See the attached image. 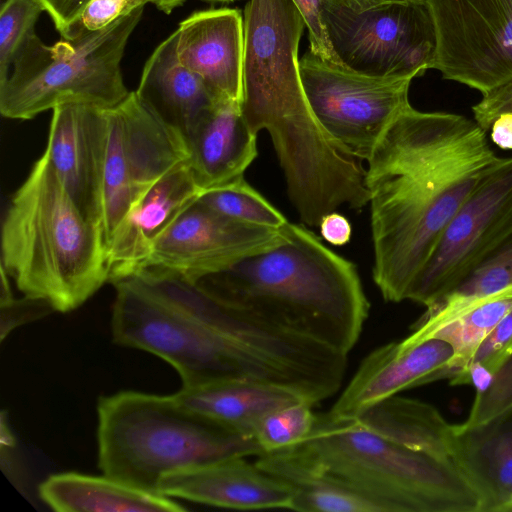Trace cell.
Masks as SVG:
<instances>
[{"label": "cell", "instance_id": "obj_1", "mask_svg": "<svg viewBox=\"0 0 512 512\" xmlns=\"http://www.w3.org/2000/svg\"><path fill=\"white\" fill-rule=\"evenodd\" d=\"M112 284L114 343L168 362L182 388L260 381L294 389L315 405L342 384L347 355L226 305L175 273L145 268Z\"/></svg>", "mask_w": 512, "mask_h": 512}, {"label": "cell", "instance_id": "obj_2", "mask_svg": "<svg viewBox=\"0 0 512 512\" xmlns=\"http://www.w3.org/2000/svg\"><path fill=\"white\" fill-rule=\"evenodd\" d=\"M506 157L474 119L409 106L367 158L373 280L386 301L413 279L458 209Z\"/></svg>", "mask_w": 512, "mask_h": 512}, {"label": "cell", "instance_id": "obj_3", "mask_svg": "<svg viewBox=\"0 0 512 512\" xmlns=\"http://www.w3.org/2000/svg\"><path fill=\"white\" fill-rule=\"evenodd\" d=\"M242 114L268 131L300 220L319 226L341 206L369 201L362 160L321 126L307 100L298 48L306 26L294 0H249L244 8Z\"/></svg>", "mask_w": 512, "mask_h": 512}, {"label": "cell", "instance_id": "obj_4", "mask_svg": "<svg viewBox=\"0 0 512 512\" xmlns=\"http://www.w3.org/2000/svg\"><path fill=\"white\" fill-rule=\"evenodd\" d=\"M195 283L226 305L345 355L369 313L356 265L305 224L288 222L277 244Z\"/></svg>", "mask_w": 512, "mask_h": 512}, {"label": "cell", "instance_id": "obj_5", "mask_svg": "<svg viewBox=\"0 0 512 512\" xmlns=\"http://www.w3.org/2000/svg\"><path fill=\"white\" fill-rule=\"evenodd\" d=\"M1 256L24 295L59 312L78 308L110 278L102 228L84 217L44 154L10 200Z\"/></svg>", "mask_w": 512, "mask_h": 512}, {"label": "cell", "instance_id": "obj_6", "mask_svg": "<svg viewBox=\"0 0 512 512\" xmlns=\"http://www.w3.org/2000/svg\"><path fill=\"white\" fill-rule=\"evenodd\" d=\"M282 450L381 512H479L478 495L451 458L407 447L357 417L316 414L308 437Z\"/></svg>", "mask_w": 512, "mask_h": 512}, {"label": "cell", "instance_id": "obj_7", "mask_svg": "<svg viewBox=\"0 0 512 512\" xmlns=\"http://www.w3.org/2000/svg\"><path fill=\"white\" fill-rule=\"evenodd\" d=\"M98 464L104 475L149 492L180 469L235 456H258L254 438L238 435L187 408L173 395L122 391L101 397Z\"/></svg>", "mask_w": 512, "mask_h": 512}, {"label": "cell", "instance_id": "obj_8", "mask_svg": "<svg viewBox=\"0 0 512 512\" xmlns=\"http://www.w3.org/2000/svg\"><path fill=\"white\" fill-rule=\"evenodd\" d=\"M144 9L139 6L102 30L52 46L32 32L0 82L1 114L28 120L65 104L110 109L122 103L131 91L121 61Z\"/></svg>", "mask_w": 512, "mask_h": 512}, {"label": "cell", "instance_id": "obj_9", "mask_svg": "<svg viewBox=\"0 0 512 512\" xmlns=\"http://www.w3.org/2000/svg\"><path fill=\"white\" fill-rule=\"evenodd\" d=\"M321 19L341 65L381 78H415L433 67L436 34L425 0L351 8L322 0Z\"/></svg>", "mask_w": 512, "mask_h": 512}, {"label": "cell", "instance_id": "obj_10", "mask_svg": "<svg viewBox=\"0 0 512 512\" xmlns=\"http://www.w3.org/2000/svg\"><path fill=\"white\" fill-rule=\"evenodd\" d=\"M299 70L310 108L321 126L362 161L411 106V78L357 73L326 62L310 49L299 59Z\"/></svg>", "mask_w": 512, "mask_h": 512}, {"label": "cell", "instance_id": "obj_11", "mask_svg": "<svg viewBox=\"0 0 512 512\" xmlns=\"http://www.w3.org/2000/svg\"><path fill=\"white\" fill-rule=\"evenodd\" d=\"M102 231L106 247L131 206L158 179L189 159L184 139L163 125L135 91L106 109Z\"/></svg>", "mask_w": 512, "mask_h": 512}, {"label": "cell", "instance_id": "obj_12", "mask_svg": "<svg viewBox=\"0 0 512 512\" xmlns=\"http://www.w3.org/2000/svg\"><path fill=\"white\" fill-rule=\"evenodd\" d=\"M511 230L512 157H506L451 218L406 300L431 305L471 274Z\"/></svg>", "mask_w": 512, "mask_h": 512}, {"label": "cell", "instance_id": "obj_13", "mask_svg": "<svg viewBox=\"0 0 512 512\" xmlns=\"http://www.w3.org/2000/svg\"><path fill=\"white\" fill-rule=\"evenodd\" d=\"M435 34L433 69L481 92L512 82V0H425Z\"/></svg>", "mask_w": 512, "mask_h": 512}, {"label": "cell", "instance_id": "obj_14", "mask_svg": "<svg viewBox=\"0 0 512 512\" xmlns=\"http://www.w3.org/2000/svg\"><path fill=\"white\" fill-rule=\"evenodd\" d=\"M283 227L236 220L198 198L155 241L143 269L159 268L197 282L277 244Z\"/></svg>", "mask_w": 512, "mask_h": 512}, {"label": "cell", "instance_id": "obj_15", "mask_svg": "<svg viewBox=\"0 0 512 512\" xmlns=\"http://www.w3.org/2000/svg\"><path fill=\"white\" fill-rule=\"evenodd\" d=\"M107 138L106 109L60 105L43 153L84 217L101 228Z\"/></svg>", "mask_w": 512, "mask_h": 512}, {"label": "cell", "instance_id": "obj_16", "mask_svg": "<svg viewBox=\"0 0 512 512\" xmlns=\"http://www.w3.org/2000/svg\"><path fill=\"white\" fill-rule=\"evenodd\" d=\"M453 354L448 342L435 337L378 347L363 359L329 412L357 417L402 390L448 378L446 365Z\"/></svg>", "mask_w": 512, "mask_h": 512}, {"label": "cell", "instance_id": "obj_17", "mask_svg": "<svg viewBox=\"0 0 512 512\" xmlns=\"http://www.w3.org/2000/svg\"><path fill=\"white\" fill-rule=\"evenodd\" d=\"M158 492L206 505L239 509H292L294 492L245 456L184 468L164 475Z\"/></svg>", "mask_w": 512, "mask_h": 512}, {"label": "cell", "instance_id": "obj_18", "mask_svg": "<svg viewBox=\"0 0 512 512\" xmlns=\"http://www.w3.org/2000/svg\"><path fill=\"white\" fill-rule=\"evenodd\" d=\"M201 193L188 160L152 184L131 206L107 245L109 282L143 269L155 241Z\"/></svg>", "mask_w": 512, "mask_h": 512}, {"label": "cell", "instance_id": "obj_19", "mask_svg": "<svg viewBox=\"0 0 512 512\" xmlns=\"http://www.w3.org/2000/svg\"><path fill=\"white\" fill-rule=\"evenodd\" d=\"M182 65L197 74L217 99L241 101L244 22L240 10L198 11L175 30Z\"/></svg>", "mask_w": 512, "mask_h": 512}, {"label": "cell", "instance_id": "obj_20", "mask_svg": "<svg viewBox=\"0 0 512 512\" xmlns=\"http://www.w3.org/2000/svg\"><path fill=\"white\" fill-rule=\"evenodd\" d=\"M256 140L239 101H216L185 139L189 166L201 191L244 176L257 157Z\"/></svg>", "mask_w": 512, "mask_h": 512}, {"label": "cell", "instance_id": "obj_21", "mask_svg": "<svg viewBox=\"0 0 512 512\" xmlns=\"http://www.w3.org/2000/svg\"><path fill=\"white\" fill-rule=\"evenodd\" d=\"M449 455L480 501L479 512L510 511L512 408L478 425H451Z\"/></svg>", "mask_w": 512, "mask_h": 512}, {"label": "cell", "instance_id": "obj_22", "mask_svg": "<svg viewBox=\"0 0 512 512\" xmlns=\"http://www.w3.org/2000/svg\"><path fill=\"white\" fill-rule=\"evenodd\" d=\"M135 93L143 106L184 141L218 100L204 81L181 64L175 31L150 55Z\"/></svg>", "mask_w": 512, "mask_h": 512}, {"label": "cell", "instance_id": "obj_23", "mask_svg": "<svg viewBox=\"0 0 512 512\" xmlns=\"http://www.w3.org/2000/svg\"><path fill=\"white\" fill-rule=\"evenodd\" d=\"M173 396L187 408L250 438H254L258 422L268 412L299 401L309 402L294 389L251 380H226L182 388Z\"/></svg>", "mask_w": 512, "mask_h": 512}, {"label": "cell", "instance_id": "obj_24", "mask_svg": "<svg viewBox=\"0 0 512 512\" xmlns=\"http://www.w3.org/2000/svg\"><path fill=\"white\" fill-rule=\"evenodd\" d=\"M39 496L58 512H181L187 509L161 493L149 492L109 476L75 472L53 474Z\"/></svg>", "mask_w": 512, "mask_h": 512}, {"label": "cell", "instance_id": "obj_25", "mask_svg": "<svg viewBox=\"0 0 512 512\" xmlns=\"http://www.w3.org/2000/svg\"><path fill=\"white\" fill-rule=\"evenodd\" d=\"M357 418L370 428L414 450L450 458L451 425L432 405L394 395Z\"/></svg>", "mask_w": 512, "mask_h": 512}, {"label": "cell", "instance_id": "obj_26", "mask_svg": "<svg viewBox=\"0 0 512 512\" xmlns=\"http://www.w3.org/2000/svg\"><path fill=\"white\" fill-rule=\"evenodd\" d=\"M255 463L293 489V511L381 512L367 498L303 465L284 450L261 453Z\"/></svg>", "mask_w": 512, "mask_h": 512}, {"label": "cell", "instance_id": "obj_27", "mask_svg": "<svg viewBox=\"0 0 512 512\" xmlns=\"http://www.w3.org/2000/svg\"><path fill=\"white\" fill-rule=\"evenodd\" d=\"M512 287V230L484 260L455 288L431 305L405 338L409 343L424 340L433 330L473 303Z\"/></svg>", "mask_w": 512, "mask_h": 512}, {"label": "cell", "instance_id": "obj_28", "mask_svg": "<svg viewBox=\"0 0 512 512\" xmlns=\"http://www.w3.org/2000/svg\"><path fill=\"white\" fill-rule=\"evenodd\" d=\"M511 309L512 287L473 303L425 338H439L452 346L454 354L446 365L450 380L465 369L478 346Z\"/></svg>", "mask_w": 512, "mask_h": 512}, {"label": "cell", "instance_id": "obj_29", "mask_svg": "<svg viewBox=\"0 0 512 512\" xmlns=\"http://www.w3.org/2000/svg\"><path fill=\"white\" fill-rule=\"evenodd\" d=\"M199 200L236 220L280 229L289 221L244 176L201 193Z\"/></svg>", "mask_w": 512, "mask_h": 512}, {"label": "cell", "instance_id": "obj_30", "mask_svg": "<svg viewBox=\"0 0 512 512\" xmlns=\"http://www.w3.org/2000/svg\"><path fill=\"white\" fill-rule=\"evenodd\" d=\"M313 406L309 402L299 401L264 415L253 435L262 453L286 449L303 442L316 421Z\"/></svg>", "mask_w": 512, "mask_h": 512}, {"label": "cell", "instance_id": "obj_31", "mask_svg": "<svg viewBox=\"0 0 512 512\" xmlns=\"http://www.w3.org/2000/svg\"><path fill=\"white\" fill-rule=\"evenodd\" d=\"M44 11L37 0H5L0 11V82L11 69L14 56L25 39L34 32Z\"/></svg>", "mask_w": 512, "mask_h": 512}, {"label": "cell", "instance_id": "obj_32", "mask_svg": "<svg viewBox=\"0 0 512 512\" xmlns=\"http://www.w3.org/2000/svg\"><path fill=\"white\" fill-rule=\"evenodd\" d=\"M512 408V355L493 372L489 383L476 391L467 420L473 426L486 423Z\"/></svg>", "mask_w": 512, "mask_h": 512}, {"label": "cell", "instance_id": "obj_33", "mask_svg": "<svg viewBox=\"0 0 512 512\" xmlns=\"http://www.w3.org/2000/svg\"><path fill=\"white\" fill-rule=\"evenodd\" d=\"M150 0H91L62 39L72 40L102 30Z\"/></svg>", "mask_w": 512, "mask_h": 512}, {"label": "cell", "instance_id": "obj_34", "mask_svg": "<svg viewBox=\"0 0 512 512\" xmlns=\"http://www.w3.org/2000/svg\"><path fill=\"white\" fill-rule=\"evenodd\" d=\"M512 355V309L476 349L469 363L478 362L492 373Z\"/></svg>", "mask_w": 512, "mask_h": 512}, {"label": "cell", "instance_id": "obj_35", "mask_svg": "<svg viewBox=\"0 0 512 512\" xmlns=\"http://www.w3.org/2000/svg\"><path fill=\"white\" fill-rule=\"evenodd\" d=\"M1 341L15 328L41 319L55 311L51 303L43 298L25 295L21 299L10 298L0 303Z\"/></svg>", "mask_w": 512, "mask_h": 512}, {"label": "cell", "instance_id": "obj_36", "mask_svg": "<svg viewBox=\"0 0 512 512\" xmlns=\"http://www.w3.org/2000/svg\"><path fill=\"white\" fill-rule=\"evenodd\" d=\"M303 13L309 33L310 50L328 63L342 66L335 56L321 19L322 0H294Z\"/></svg>", "mask_w": 512, "mask_h": 512}, {"label": "cell", "instance_id": "obj_37", "mask_svg": "<svg viewBox=\"0 0 512 512\" xmlns=\"http://www.w3.org/2000/svg\"><path fill=\"white\" fill-rule=\"evenodd\" d=\"M474 120L489 131L494 120L502 113L512 112V82L484 96L472 107Z\"/></svg>", "mask_w": 512, "mask_h": 512}, {"label": "cell", "instance_id": "obj_38", "mask_svg": "<svg viewBox=\"0 0 512 512\" xmlns=\"http://www.w3.org/2000/svg\"><path fill=\"white\" fill-rule=\"evenodd\" d=\"M52 19L61 37L91 0H37Z\"/></svg>", "mask_w": 512, "mask_h": 512}, {"label": "cell", "instance_id": "obj_39", "mask_svg": "<svg viewBox=\"0 0 512 512\" xmlns=\"http://www.w3.org/2000/svg\"><path fill=\"white\" fill-rule=\"evenodd\" d=\"M319 228L322 238L334 246H343L350 241L351 223L337 211L324 215L319 223Z\"/></svg>", "mask_w": 512, "mask_h": 512}, {"label": "cell", "instance_id": "obj_40", "mask_svg": "<svg viewBox=\"0 0 512 512\" xmlns=\"http://www.w3.org/2000/svg\"><path fill=\"white\" fill-rule=\"evenodd\" d=\"M494 144L504 150H512V112L500 114L490 127Z\"/></svg>", "mask_w": 512, "mask_h": 512}, {"label": "cell", "instance_id": "obj_41", "mask_svg": "<svg viewBox=\"0 0 512 512\" xmlns=\"http://www.w3.org/2000/svg\"><path fill=\"white\" fill-rule=\"evenodd\" d=\"M187 0H150V3L154 4L157 9L161 10L165 14H170L174 9L182 6ZM206 2H220L230 3L237 0H201Z\"/></svg>", "mask_w": 512, "mask_h": 512}, {"label": "cell", "instance_id": "obj_42", "mask_svg": "<svg viewBox=\"0 0 512 512\" xmlns=\"http://www.w3.org/2000/svg\"><path fill=\"white\" fill-rule=\"evenodd\" d=\"M6 417L4 415V412H2L1 415V435H0V442L1 447H13L15 445V439L9 430V427L7 423L5 422Z\"/></svg>", "mask_w": 512, "mask_h": 512}, {"label": "cell", "instance_id": "obj_43", "mask_svg": "<svg viewBox=\"0 0 512 512\" xmlns=\"http://www.w3.org/2000/svg\"><path fill=\"white\" fill-rule=\"evenodd\" d=\"M336 1L342 5H345L347 7L351 8H357V7H365L373 4H378L386 1L391 0H333Z\"/></svg>", "mask_w": 512, "mask_h": 512}, {"label": "cell", "instance_id": "obj_44", "mask_svg": "<svg viewBox=\"0 0 512 512\" xmlns=\"http://www.w3.org/2000/svg\"><path fill=\"white\" fill-rule=\"evenodd\" d=\"M510 511H512V503H511V506H510Z\"/></svg>", "mask_w": 512, "mask_h": 512}]
</instances>
